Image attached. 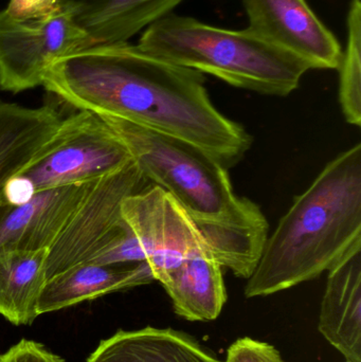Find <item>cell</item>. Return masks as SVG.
I'll return each instance as SVG.
<instances>
[{
  "mask_svg": "<svg viewBox=\"0 0 361 362\" xmlns=\"http://www.w3.org/2000/svg\"><path fill=\"white\" fill-rule=\"evenodd\" d=\"M93 45L74 21L70 4L52 16L32 21L0 11V89L18 93L42 86L55 62Z\"/></svg>",
  "mask_w": 361,
  "mask_h": 362,
  "instance_id": "cell-7",
  "label": "cell"
},
{
  "mask_svg": "<svg viewBox=\"0 0 361 362\" xmlns=\"http://www.w3.org/2000/svg\"><path fill=\"white\" fill-rule=\"evenodd\" d=\"M222 268L205 245L158 282L171 298L178 316L189 321H213L227 301Z\"/></svg>",
  "mask_w": 361,
  "mask_h": 362,
  "instance_id": "cell-13",
  "label": "cell"
},
{
  "mask_svg": "<svg viewBox=\"0 0 361 362\" xmlns=\"http://www.w3.org/2000/svg\"><path fill=\"white\" fill-rule=\"evenodd\" d=\"M63 120L52 104L25 107L0 100V189L40 155Z\"/></svg>",
  "mask_w": 361,
  "mask_h": 362,
  "instance_id": "cell-15",
  "label": "cell"
},
{
  "mask_svg": "<svg viewBox=\"0 0 361 362\" xmlns=\"http://www.w3.org/2000/svg\"><path fill=\"white\" fill-rule=\"evenodd\" d=\"M154 281L146 262L118 265L78 264L46 281L38 299V316Z\"/></svg>",
  "mask_w": 361,
  "mask_h": 362,
  "instance_id": "cell-12",
  "label": "cell"
},
{
  "mask_svg": "<svg viewBox=\"0 0 361 362\" xmlns=\"http://www.w3.org/2000/svg\"><path fill=\"white\" fill-rule=\"evenodd\" d=\"M101 117L146 180L186 211L220 266L247 280L268 238V221L258 204L235 193L228 169L188 142L117 117Z\"/></svg>",
  "mask_w": 361,
  "mask_h": 362,
  "instance_id": "cell-2",
  "label": "cell"
},
{
  "mask_svg": "<svg viewBox=\"0 0 361 362\" xmlns=\"http://www.w3.org/2000/svg\"><path fill=\"white\" fill-rule=\"evenodd\" d=\"M226 362H285L279 351L266 342L239 338L227 351Z\"/></svg>",
  "mask_w": 361,
  "mask_h": 362,
  "instance_id": "cell-19",
  "label": "cell"
},
{
  "mask_svg": "<svg viewBox=\"0 0 361 362\" xmlns=\"http://www.w3.org/2000/svg\"><path fill=\"white\" fill-rule=\"evenodd\" d=\"M133 160L99 115L87 110L64 119L37 157L0 189V200L19 204L55 187L93 182Z\"/></svg>",
  "mask_w": 361,
  "mask_h": 362,
  "instance_id": "cell-5",
  "label": "cell"
},
{
  "mask_svg": "<svg viewBox=\"0 0 361 362\" xmlns=\"http://www.w3.org/2000/svg\"><path fill=\"white\" fill-rule=\"evenodd\" d=\"M361 244V144L331 160L268 235L246 298L315 280Z\"/></svg>",
  "mask_w": 361,
  "mask_h": 362,
  "instance_id": "cell-3",
  "label": "cell"
},
{
  "mask_svg": "<svg viewBox=\"0 0 361 362\" xmlns=\"http://www.w3.org/2000/svg\"><path fill=\"white\" fill-rule=\"evenodd\" d=\"M121 214L155 281L173 272L188 255L207 245L182 206L165 189L153 183L125 198Z\"/></svg>",
  "mask_w": 361,
  "mask_h": 362,
  "instance_id": "cell-8",
  "label": "cell"
},
{
  "mask_svg": "<svg viewBox=\"0 0 361 362\" xmlns=\"http://www.w3.org/2000/svg\"><path fill=\"white\" fill-rule=\"evenodd\" d=\"M87 362H226L196 340L172 329L148 327L119 331L103 340Z\"/></svg>",
  "mask_w": 361,
  "mask_h": 362,
  "instance_id": "cell-16",
  "label": "cell"
},
{
  "mask_svg": "<svg viewBox=\"0 0 361 362\" xmlns=\"http://www.w3.org/2000/svg\"><path fill=\"white\" fill-rule=\"evenodd\" d=\"M42 86L70 107L112 116L201 148L227 169L252 138L210 99L205 76L129 42L93 45L55 62Z\"/></svg>",
  "mask_w": 361,
  "mask_h": 362,
  "instance_id": "cell-1",
  "label": "cell"
},
{
  "mask_svg": "<svg viewBox=\"0 0 361 362\" xmlns=\"http://www.w3.org/2000/svg\"><path fill=\"white\" fill-rule=\"evenodd\" d=\"M137 46L144 52L231 86L286 97L296 90L309 63L245 30H230L172 14L144 30Z\"/></svg>",
  "mask_w": 361,
  "mask_h": 362,
  "instance_id": "cell-4",
  "label": "cell"
},
{
  "mask_svg": "<svg viewBox=\"0 0 361 362\" xmlns=\"http://www.w3.org/2000/svg\"><path fill=\"white\" fill-rule=\"evenodd\" d=\"M348 38L339 64V103L345 120L361 125V2L351 0L347 17Z\"/></svg>",
  "mask_w": 361,
  "mask_h": 362,
  "instance_id": "cell-18",
  "label": "cell"
},
{
  "mask_svg": "<svg viewBox=\"0 0 361 362\" xmlns=\"http://www.w3.org/2000/svg\"><path fill=\"white\" fill-rule=\"evenodd\" d=\"M184 0H69L74 21L93 45L129 42Z\"/></svg>",
  "mask_w": 361,
  "mask_h": 362,
  "instance_id": "cell-14",
  "label": "cell"
},
{
  "mask_svg": "<svg viewBox=\"0 0 361 362\" xmlns=\"http://www.w3.org/2000/svg\"><path fill=\"white\" fill-rule=\"evenodd\" d=\"M93 182L37 192L23 204L0 200V252L50 248Z\"/></svg>",
  "mask_w": 361,
  "mask_h": 362,
  "instance_id": "cell-10",
  "label": "cell"
},
{
  "mask_svg": "<svg viewBox=\"0 0 361 362\" xmlns=\"http://www.w3.org/2000/svg\"><path fill=\"white\" fill-rule=\"evenodd\" d=\"M69 0H10L6 12L19 21L47 18L65 10Z\"/></svg>",
  "mask_w": 361,
  "mask_h": 362,
  "instance_id": "cell-20",
  "label": "cell"
},
{
  "mask_svg": "<svg viewBox=\"0 0 361 362\" xmlns=\"http://www.w3.org/2000/svg\"><path fill=\"white\" fill-rule=\"evenodd\" d=\"M328 272L318 329L345 362H361V244Z\"/></svg>",
  "mask_w": 361,
  "mask_h": 362,
  "instance_id": "cell-11",
  "label": "cell"
},
{
  "mask_svg": "<svg viewBox=\"0 0 361 362\" xmlns=\"http://www.w3.org/2000/svg\"><path fill=\"white\" fill-rule=\"evenodd\" d=\"M0 362H65L61 357L49 352L44 346L31 340L23 339L10 350L0 355Z\"/></svg>",
  "mask_w": 361,
  "mask_h": 362,
  "instance_id": "cell-21",
  "label": "cell"
},
{
  "mask_svg": "<svg viewBox=\"0 0 361 362\" xmlns=\"http://www.w3.org/2000/svg\"><path fill=\"white\" fill-rule=\"evenodd\" d=\"M248 29L313 69H338L343 47L307 0H242Z\"/></svg>",
  "mask_w": 361,
  "mask_h": 362,
  "instance_id": "cell-9",
  "label": "cell"
},
{
  "mask_svg": "<svg viewBox=\"0 0 361 362\" xmlns=\"http://www.w3.org/2000/svg\"><path fill=\"white\" fill-rule=\"evenodd\" d=\"M48 249L0 252V315L15 325H31L47 281Z\"/></svg>",
  "mask_w": 361,
  "mask_h": 362,
  "instance_id": "cell-17",
  "label": "cell"
},
{
  "mask_svg": "<svg viewBox=\"0 0 361 362\" xmlns=\"http://www.w3.org/2000/svg\"><path fill=\"white\" fill-rule=\"evenodd\" d=\"M148 185L134 160L95 180L48 249L47 280L93 261L122 231L123 200Z\"/></svg>",
  "mask_w": 361,
  "mask_h": 362,
  "instance_id": "cell-6",
  "label": "cell"
}]
</instances>
